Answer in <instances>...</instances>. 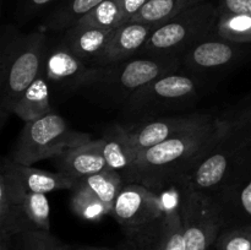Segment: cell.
<instances>
[{
    "label": "cell",
    "mask_w": 251,
    "mask_h": 250,
    "mask_svg": "<svg viewBox=\"0 0 251 250\" xmlns=\"http://www.w3.org/2000/svg\"><path fill=\"white\" fill-rule=\"evenodd\" d=\"M228 122L211 120L196 129L176 135L136 154L127 174L130 183L161 185L178 174L185 175L228 134Z\"/></svg>",
    "instance_id": "obj_1"
},
{
    "label": "cell",
    "mask_w": 251,
    "mask_h": 250,
    "mask_svg": "<svg viewBox=\"0 0 251 250\" xmlns=\"http://www.w3.org/2000/svg\"><path fill=\"white\" fill-rule=\"evenodd\" d=\"M44 29L24 33L5 25L0 39V125L4 126L22 93L41 75L47 54Z\"/></svg>",
    "instance_id": "obj_2"
},
{
    "label": "cell",
    "mask_w": 251,
    "mask_h": 250,
    "mask_svg": "<svg viewBox=\"0 0 251 250\" xmlns=\"http://www.w3.org/2000/svg\"><path fill=\"white\" fill-rule=\"evenodd\" d=\"M91 140L92 135L71 129L61 115L51 112L39 119L25 123L9 159L24 166H32L43 159L55 158Z\"/></svg>",
    "instance_id": "obj_3"
},
{
    "label": "cell",
    "mask_w": 251,
    "mask_h": 250,
    "mask_svg": "<svg viewBox=\"0 0 251 250\" xmlns=\"http://www.w3.org/2000/svg\"><path fill=\"white\" fill-rule=\"evenodd\" d=\"M218 9L213 2L201 4L184 10L169 21L159 25L142 48L147 55L176 56L196 43L216 33Z\"/></svg>",
    "instance_id": "obj_4"
},
{
    "label": "cell",
    "mask_w": 251,
    "mask_h": 250,
    "mask_svg": "<svg viewBox=\"0 0 251 250\" xmlns=\"http://www.w3.org/2000/svg\"><path fill=\"white\" fill-rule=\"evenodd\" d=\"M179 208L186 250H210L221 234L223 220L220 207L202 191L184 181Z\"/></svg>",
    "instance_id": "obj_5"
},
{
    "label": "cell",
    "mask_w": 251,
    "mask_h": 250,
    "mask_svg": "<svg viewBox=\"0 0 251 250\" xmlns=\"http://www.w3.org/2000/svg\"><path fill=\"white\" fill-rule=\"evenodd\" d=\"M179 61L176 56L147 55L131 58L122 63L104 66V74L96 86H102L114 96L129 98L139 88L167 74L176 73Z\"/></svg>",
    "instance_id": "obj_6"
},
{
    "label": "cell",
    "mask_w": 251,
    "mask_h": 250,
    "mask_svg": "<svg viewBox=\"0 0 251 250\" xmlns=\"http://www.w3.org/2000/svg\"><path fill=\"white\" fill-rule=\"evenodd\" d=\"M166 199L150 186L127 183L114 202L112 216L127 233H139L159 222L164 213Z\"/></svg>",
    "instance_id": "obj_7"
},
{
    "label": "cell",
    "mask_w": 251,
    "mask_h": 250,
    "mask_svg": "<svg viewBox=\"0 0 251 250\" xmlns=\"http://www.w3.org/2000/svg\"><path fill=\"white\" fill-rule=\"evenodd\" d=\"M198 87V81L190 76L176 73L167 74L132 93L126 100V105L132 113L167 108L193 97Z\"/></svg>",
    "instance_id": "obj_8"
},
{
    "label": "cell",
    "mask_w": 251,
    "mask_h": 250,
    "mask_svg": "<svg viewBox=\"0 0 251 250\" xmlns=\"http://www.w3.org/2000/svg\"><path fill=\"white\" fill-rule=\"evenodd\" d=\"M44 74L49 82L71 91L97 85L103 77L104 66L88 65L61 42L54 48L47 49Z\"/></svg>",
    "instance_id": "obj_9"
},
{
    "label": "cell",
    "mask_w": 251,
    "mask_h": 250,
    "mask_svg": "<svg viewBox=\"0 0 251 250\" xmlns=\"http://www.w3.org/2000/svg\"><path fill=\"white\" fill-rule=\"evenodd\" d=\"M211 120L212 118L208 115L200 114L159 118V119L135 124L132 126H125V131L130 147L134 153L137 154L176 135L196 129Z\"/></svg>",
    "instance_id": "obj_10"
},
{
    "label": "cell",
    "mask_w": 251,
    "mask_h": 250,
    "mask_svg": "<svg viewBox=\"0 0 251 250\" xmlns=\"http://www.w3.org/2000/svg\"><path fill=\"white\" fill-rule=\"evenodd\" d=\"M225 137L218 142L217 146L213 147L205 157H202L185 175L181 176L183 181L190 184L200 191L215 188L222 181L226 173H227L228 167H229L230 158L238 151V147H235V145L242 144V142L248 144L250 141V139L244 137V139L239 140L237 144L233 142V145L226 147V145H223Z\"/></svg>",
    "instance_id": "obj_11"
},
{
    "label": "cell",
    "mask_w": 251,
    "mask_h": 250,
    "mask_svg": "<svg viewBox=\"0 0 251 250\" xmlns=\"http://www.w3.org/2000/svg\"><path fill=\"white\" fill-rule=\"evenodd\" d=\"M26 191L5 172H0V239L10 240L32 230L24 211Z\"/></svg>",
    "instance_id": "obj_12"
},
{
    "label": "cell",
    "mask_w": 251,
    "mask_h": 250,
    "mask_svg": "<svg viewBox=\"0 0 251 250\" xmlns=\"http://www.w3.org/2000/svg\"><path fill=\"white\" fill-rule=\"evenodd\" d=\"M157 27L141 22H126L114 29L97 66H108L134 58L142 50Z\"/></svg>",
    "instance_id": "obj_13"
},
{
    "label": "cell",
    "mask_w": 251,
    "mask_h": 250,
    "mask_svg": "<svg viewBox=\"0 0 251 250\" xmlns=\"http://www.w3.org/2000/svg\"><path fill=\"white\" fill-rule=\"evenodd\" d=\"M1 171L9 174L26 193L48 194L56 190H73L77 183V179L60 172L37 169L15 163L9 158L2 161Z\"/></svg>",
    "instance_id": "obj_14"
},
{
    "label": "cell",
    "mask_w": 251,
    "mask_h": 250,
    "mask_svg": "<svg viewBox=\"0 0 251 250\" xmlns=\"http://www.w3.org/2000/svg\"><path fill=\"white\" fill-rule=\"evenodd\" d=\"M56 172L75 179L92 175L107 168L103 156L102 140H91L86 144L68 150L53 158Z\"/></svg>",
    "instance_id": "obj_15"
},
{
    "label": "cell",
    "mask_w": 251,
    "mask_h": 250,
    "mask_svg": "<svg viewBox=\"0 0 251 250\" xmlns=\"http://www.w3.org/2000/svg\"><path fill=\"white\" fill-rule=\"evenodd\" d=\"M113 33L114 29L75 25L66 29L63 43L86 64L97 66Z\"/></svg>",
    "instance_id": "obj_16"
},
{
    "label": "cell",
    "mask_w": 251,
    "mask_h": 250,
    "mask_svg": "<svg viewBox=\"0 0 251 250\" xmlns=\"http://www.w3.org/2000/svg\"><path fill=\"white\" fill-rule=\"evenodd\" d=\"M240 44L220 38L217 34L207 37L188 49L185 61L195 69H216L232 63L239 54Z\"/></svg>",
    "instance_id": "obj_17"
},
{
    "label": "cell",
    "mask_w": 251,
    "mask_h": 250,
    "mask_svg": "<svg viewBox=\"0 0 251 250\" xmlns=\"http://www.w3.org/2000/svg\"><path fill=\"white\" fill-rule=\"evenodd\" d=\"M51 112L53 110L50 105V87L43 68L41 75L22 93L19 102L15 105L12 114L17 115L20 119L27 123L39 119Z\"/></svg>",
    "instance_id": "obj_18"
},
{
    "label": "cell",
    "mask_w": 251,
    "mask_h": 250,
    "mask_svg": "<svg viewBox=\"0 0 251 250\" xmlns=\"http://www.w3.org/2000/svg\"><path fill=\"white\" fill-rule=\"evenodd\" d=\"M100 140H102L103 156L107 162L108 168L127 176L131 171L136 154L134 153L127 141L125 126L123 125L112 126Z\"/></svg>",
    "instance_id": "obj_19"
},
{
    "label": "cell",
    "mask_w": 251,
    "mask_h": 250,
    "mask_svg": "<svg viewBox=\"0 0 251 250\" xmlns=\"http://www.w3.org/2000/svg\"><path fill=\"white\" fill-rule=\"evenodd\" d=\"M153 250H186L185 235L179 208V194L173 201L166 199V207L163 216L158 222V235Z\"/></svg>",
    "instance_id": "obj_20"
},
{
    "label": "cell",
    "mask_w": 251,
    "mask_h": 250,
    "mask_svg": "<svg viewBox=\"0 0 251 250\" xmlns=\"http://www.w3.org/2000/svg\"><path fill=\"white\" fill-rule=\"evenodd\" d=\"M76 185L87 190L113 211L115 200L125 184L122 174L107 167L98 173L78 179Z\"/></svg>",
    "instance_id": "obj_21"
},
{
    "label": "cell",
    "mask_w": 251,
    "mask_h": 250,
    "mask_svg": "<svg viewBox=\"0 0 251 250\" xmlns=\"http://www.w3.org/2000/svg\"><path fill=\"white\" fill-rule=\"evenodd\" d=\"M103 0H63L44 20L42 29L63 31L75 26Z\"/></svg>",
    "instance_id": "obj_22"
},
{
    "label": "cell",
    "mask_w": 251,
    "mask_h": 250,
    "mask_svg": "<svg viewBox=\"0 0 251 250\" xmlns=\"http://www.w3.org/2000/svg\"><path fill=\"white\" fill-rule=\"evenodd\" d=\"M203 1L207 0H149L129 22H141L158 27L184 10Z\"/></svg>",
    "instance_id": "obj_23"
},
{
    "label": "cell",
    "mask_w": 251,
    "mask_h": 250,
    "mask_svg": "<svg viewBox=\"0 0 251 250\" xmlns=\"http://www.w3.org/2000/svg\"><path fill=\"white\" fill-rule=\"evenodd\" d=\"M76 25L97 27L102 29H115L124 25L122 0H103Z\"/></svg>",
    "instance_id": "obj_24"
},
{
    "label": "cell",
    "mask_w": 251,
    "mask_h": 250,
    "mask_svg": "<svg viewBox=\"0 0 251 250\" xmlns=\"http://www.w3.org/2000/svg\"><path fill=\"white\" fill-rule=\"evenodd\" d=\"M71 191H73L70 200L71 210L78 217L91 222H97L104 216L112 215V210L107 205H104L102 201L98 200L96 196L81 186L75 185Z\"/></svg>",
    "instance_id": "obj_25"
},
{
    "label": "cell",
    "mask_w": 251,
    "mask_h": 250,
    "mask_svg": "<svg viewBox=\"0 0 251 250\" xmlns=\"http://www.w3.org/2000/svg\"><path fill=\"white\" fill-rule=\"evenodd\" d=\"M216 34L235 44L251 42V15H220Z\"/></svg>",
    "instance_id": "obj_26"
},
{
    "label": "cell",
    "mask_w": 251,
    "mask_h": 250,
    "mask_svg": "<svg viewBox=\"0 0 251 250\" xmlns=\"http://www.w3.org/2000/svg\"><path fill=\"white\" fill-rule=\"evenodd\" d=\"M24 211L32 230L50 232V203L47 194L26 193L24 199Z\"/></svg>",
    "instance_id": "obj_27"
},
{
    "label": "cell",
    "mask_w": 251,
    "mask_h": 250,
    "mask_svg": "<svg viewBox=\"0 0 251 250\" xmlns=\"http://www.w3.org/2000/svg\"><path fill=\"white\" fill-rule=\"evenodd\" d=\"M15 237L19 250H68L66 245L46 230H27Z\"/></svg>",
    "instance_id": "obj_28"
},
{
    "label": "cell",
    "mask_w": 251,
    "mask_h": 250,
    "mask_svg": "<svg viewBox=\"0 0 251 250\" xmlns=\"http://www.w3.org/2000/svg\"><path fill=\"white\" fill-rule=\"evenodd\" d=\"M217 250H251V225L233 228L218 235Z\"/></svg>",
    "instance_id": "obj_29"
},
{
    "label": "cell",
    "mask_w": 251,
    "mask_h": 250,
    "mask_svg": "<svg viewBox=\"0 0 251 250\" xmlns=\"http://www.w3.org/2000/svg\"><path fill=\"white\" fill-rule=\"evenodd\" d=\"M54 0H19L16 9V17L21 21L33 19L36 15L43 11Z\"/></svg>",
    "instance_id": "obj_30"
},
{
    "label": "cell",
    "mask_w": 251,
    "mask_h": 250,
    "mask_svg": "<svg viewBox=\"0 0 251 250\" xmlns=\"http://www.w3.org/2000/svg\"><path fill=\"white\" fill-rule=\"evenodd\" d=\"M220 15H251V0H220Z\"/></svg>",
    "instance_id": "obj_31"
},
{
    "label": "cell",
    "mask_w": 251,
    "mask_h": 250,
    "mask_svg": "<svg viewBox=\"0 0 251 250\" xmlns=\"http://www.w3.org/2000/svg\"><path fill=\"white\" fill-rule=\"evenodd\" d=\"M227 122L232 130L249 135L251 137V105L249 108H245L243 112L238 113L237 115H234L230 119H228Z\"/></svg>",
    "instance_id": "obj_32"
},
{
    "label": "cell",
    "mask_w": 251,
    "mask_h": 250,
    "mask_svg": "<svg viewBox=\"0 0 251 250\" xmlns=\"http://www.w3.org/2000/svg\"><path fill=\"white\" fill-rule=\"evenodd\" d=\"M149 0H122L123 4V14H124V24L129 22L140 10L144 7V5Z\"/></svg>",
    "instance_id": "obj_33"
},
{
    "label": "cell",
    "mask_w": 251,
    "mask_h": 250,
    "mask_svg": "<svg viewBox=\"0 0 251 250\" xmlns=\"http://www.w3.org/2000/svg\"><path fill=\"white\" fill-rule=\"evenodd\" d=\"M240 202L248 215L251 216V180L240 193Z\"/></svg>",
    "instance_id": "obj_34"
},
{
    "label": "cell",
    "mask_w": 251,
    "mask_h": 250,
    "mask_svg": "<svg viewBox=\"0 0 251 250\" xmlns=\"http://www.w3.org/2000/svg\"><path fill=\"white\" fill-rule=\"evenodd\" d=\"M77 250H130L125 249V248H118V249H114V248H95V247H86V248H80Z\"/></svg>",
    "instance_id": "obj_35"
},
{
    "label": "cell",
    "mask_w": 251,
    "mask_h": 250,
    "mask_svg": "<svg viewBox=\"0 0 251 250\" xmlns=\"http://www.w3.org/2000/svg\"><path fill=\"white\" fill-rule=\"evenodd\" d=\"M9 242L7 239H0V250H10L9 249Z\"/></svg>",
    "instance_id": "obj_36"
}]
</instances>
